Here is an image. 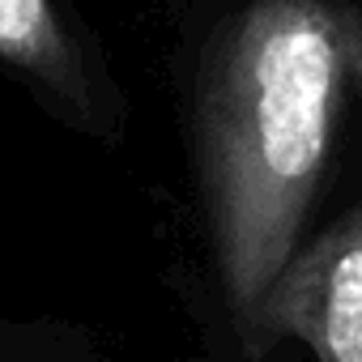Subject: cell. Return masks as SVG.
<instances>
[{
  "instance_id": "obj_2",
  "label": "cell",
  "mask_w": 362,
  "mask_h": 362,
  "mask_svg": "<svg viewBox=\"0 0 362 362\" xmlns=\"http://www.w3.org/2000/svg\"><path fill=\"white\" fill-rule=\"evenodd\" d=\"M205 362H362V197L328 218L235 320L201 332Z\"/></svg>"
},
{
  "instance_id": "obj_4",
  "label": "cell",
  "mask_w": 362,
  "mask_h": 362,
  "mask_svg": "<svg viewBox=\"0 0 362 362\" xmlns=\"http://www.w3.org/2000/svg\"><path fill=\"white\" fill-rule=\"evenodd\" d=\"M0 362H124L103 332L69 315H0Z\"/></svg>"
},
{
  "instance_id": "obj_1",
  "label": "cell",
  "mask_w": 362,
  "mask_h": 362,
  "mask_svg": "<svg viewBox=\"0 0 362 362\" xmlns=\"http://www.w3.org/2000/svg\"><path fill=\"white\" fill-rule=\"evenodd\" d=\"M197 332L362 197V0H222L175 47Z\"/></svg>"
},
{
  "instance_id": "obj_3",
  "label": "cell",
  "mask_w": 362,
  "mask_h": 362,
  "mask_svg": "<svg viewBox=\"0 0 362 362\" xmlns=\"http://www.w3.org/2000/svg\"><path fill=\"white\" fill-rule=\"evenodd\" d=\"M0 73L64 132L119 149L128 94L64 0H0Z\"/></svg>"
}]
</instances>
